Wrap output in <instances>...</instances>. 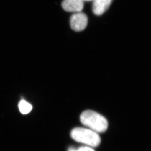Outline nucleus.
<instances>
[{
	"label": "nucleus",
	"instance_id": "1",
	"mask_svg": "<svg viewBox=\"0 0 151 151\" xmlns=\"http://www.w3.org/2000/svg\"><path fill=\"white\" fill-rule=\"evenodd\" d=\"M80 120L83 125L97 133L105 132L108 129V121L102 115L94 111L87 110L81 113Z\"/></svg>",
	"mask_w": 151,
	"mask_h": 151
},
{
	"label": "nucleus",
	"instance_id": "2",
	"mask_svg": "<svg viewBox=\"0 0 151 151\" xmlns=\"http://www.w3.org/2000/svg\"><path fill=\"white\" fill-rule=\"evenodd\" d=\"M71 137L75 141L86 144L89 147H97L101 143L98 133L89 129L74 128L71 132Z\"/></svg>",
	"mask_w": 151,
	"mask_h": 151
},
{
	"label": "nucleus",
	"instance_id": "3",
	"mask_svg": "<svg viewBox=\"0 0 151 151\" xmlns=\"http://www.w3.org/2000/svg\"><path fill=\"white\" fill-rule=\"evenodd\" d=\"M70 22L72 29L76 32H80L84 30L87 26L88 18L83 12H75L71 16Z\"/></svg>",
	"mask_w": 151,
	"mask_h": 151
},
{
	"label": "nucleus",
	"instance_id": "4",
	"mask_svg": "<svg viewBox=\"0 0 151 151\" xmlns=\"http://www.w3.org/2000/svg\"><path fill=\"white\" fill-rule=\"evenodd\" d=\"M61 6L66 12H78L83 9L84 1L83 0H63Z\"/></svg>",
	"mask_w": 151,
	"mask_h": 151
},
{
	"label": "nucleus",
	"instance_id": "5",
	"mask_svg": "<svg viewBox=\"0 0 151 151\" xmlns=\"http://www.w3.org/2000/svg\"><path fill=\"white\" fill-rule=\"evenodd\" d=\"M113 0H93L92 12L96 15H101L108 10Z\"/></svg>",
	"mask_w": 151,
	"mask_h": 151
},
{
	"label": "nucleus",
	"instance_id": "6",
	"mask_svg": "<svg viewBox=\"0 0 151 151\" xmlns=\"http://www.w3.org/2000/svg\"><path fill=\"white\" fill-rule=\"evenodd\" d=\"M18 108L21 113L23 114H28L32 109V105L25 100H22L19 102Z\"/></svg>",
	"mask_w": 151,
	"mask_h": 151
},
{
	"label": "nucleus",
	"instance_id": "7",
	"mask_svg": "<svg viewBox=\"0 0 151 151\" xmlns=\"http://www.w3.org/2000/svg\"><path fill=\"white\" fill-rule=\"evenodd\" d=\"M68 151H95L93 149L89 146H81L78 148L70 147Z\"/></svg>",
	"mask_w": 151,
	"mask_h": 151
},
{
	"label": "nucleus",
	"instance_id": "8",
	"mask_svg": "<svg viewBox=\"0 0 151 151\" xmlns=\"http://www.w3.org/2000/svg\"><path fill=\"white\" fill-rule=\"evenodd\" d=\"M83 1H93V0H83Z\"/></svg>",
	"mask_w": 151,
	"mask_h": 151
}]
</instances>
